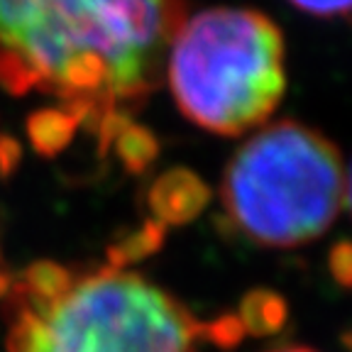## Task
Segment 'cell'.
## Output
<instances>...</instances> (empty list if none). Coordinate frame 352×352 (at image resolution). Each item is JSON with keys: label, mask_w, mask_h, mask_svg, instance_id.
Listing matches in <instances>:
<instances>
[{"label": "cell", "mask_w": 352, "mask_h": 352, "mask_svg": "<svg viewBox=\"0 0 352 352\" xmlns=\"http://www.w3.org/2000/svg\"><path fill=\"white\" fill-rule=\"evenodd\" d=\"M22 162V147L15 138L10 135H0V176L8 179V176L15 174V169Z\"/></svg>", "instance_id": "5bb4252c"}, {"label": "cell", "mask_w": 352, "mask_h": 352, "mask_svg": "<svg viewBox=\"0 0 352 352\" xmlns=\"http://www.w3.org/2000/svg\"><path fill=\"white\" fill-rule=\"evenodd\" d=\"M10 352H191L198 320L122 270L94 272L42 316L6 298Z\"/></svg>", "instance_id": "277c9868"}, {"label": "cell", "mask_w": 352, "mask_h": 352, "mask_svg": "<svg viewBox=\"0 0 352 352\" xmlns=\"http://www.w3.org/2000/svg\"><path fill=\"white\" fill-rule=\"evenodd\" d=\"M166 78L184 118L215 135H245L284 96L281 30L248 8L198 12L171 39Z\"/></svg>", "instance_id": "7a4b0ae2"}, {"label": "cell", "mask_w": 352, "mask_h": 352, "mask_svg": "<svg viewBox=\"0 0 352 352\" xmlns=\"http://www.w3.org/2000/svg\"><path fill=\"white\" fill-rule=\"evenodd\" d=\"M166 240V226H162L160 220H144L142 228L130 235L120 237L118 242H113L108 248V267L113 270H125L130 264H138L142 259H147L149 254H157L164 248Z\"/></svg>", "instance_id": "ba28073f"}, {"label": "cell", "mask_w": 352, "mask_h": 352, "mask_svg": "<svg viewBox=\"0 0 352 352\" xmlns=\"http://www.w3.org/2000/svg\"><path fill=\"white\" fill-rule=\"evenodd\" d=\"M0 86L12 96L28 94L30 88L37 86V78H34L32 69L15 52L3 50V47H0Z\"/></svg>", "instance_id": "8fae6325"}, {"label": "cell", "mask_w": 352, "mask_h": 352, "mask_svg": "<svg viewBox=\"0 0 352 352\" xmlns=\"http://www.w3.org/2000/svg\"><path fill=\"white\" fill-rule=\"evenodd\" d=\"M237 318L248 336L267 338L279 333L286 325L289 306H286V298L272 289H252L242 298Z\"/></svg>", "instance_id": "8992f818"}, {"label": "cell", "mask_w": 352, "mask_h": 352, "mask_svg": "<svg viewBox=\"0 0 352 352\" xmlns=\"http://www.w3.org/2000/svg\"><path fill=\"white\" fill-rule=\"evenodd\" d=\"M289 3L316 17H347L350 15V0H289Z\"/></svg>", "instance_id": "4fadbf2b"}, {"label": "cell", "mask_w": 352, "mask_h": 352, "mask_svg": "<svg viewBox=\"0 0 352 352\" xmlns=\"http://www.w3.org/2000/svg\"><path fill=\"white\" fill-rule=\"evenodd\" d=\"M12 284H15V276H12V272L10 270H0V303L8 298Z\"/></svg>", "instance_id": "9a60e30c"}, {"label": "cell", "mask_w": 352, "mask_h": 352, "mask_svg": "<svg viewBox=\"0 0 352 352\" xmlns=\"http://www.w3.org/2000/svg\"><path fill=\"white\" fill-rule=\"evenodd\" d=\"M328 267H330V274L342 289H350L352 284V250H350V242L340 240L336 248L330 250V257H328Z\"/></svg>", "instance_id": "7c38bea8"}, {"label": "cell", "mask_w": 352, "mask_h": 352, "mask_svg": "<svg viewBox=\"0 0 352 352\" xmlns=\"http://www.w3.org/2000/svg\"><path fill=\"white\" fill-rule=\"evenodd\" d=\"M113 144H116L122 166L130 174H144L160 154V142L154 138V132L144 125H135V122H127Z\"/></svg>", "instance_id": "9c48e42d"}, {"label": "cell", "mask_w": 352, "mask_h": 352, "mask_svg": "<svg viewBox=\"0 0 352 352\" xmlns=\"http://www.w3.org/2000/svg\"><path fill=\"white\" fill-rule=\"evenodd\" d=\"M276 352H316V350H308V347H289V350H276Z\"/></svg>", "instance_id": "2e32d148"}, {"label": "cell", "mask_w": 352, "mask_h": 352, "mask_svg": "<svg viewBox=\"0 0 352 352\" xmlns=\"http://www.w3.org/2000/svg\"><path fill=\"white\" fill-rule=\"evenodd\" d=\"M184 20L182 0H34L10 52L94 132L108 110L127 113L152 94Z\"/></svg>", "instance_id": "6da1fadb"}, {"label": "cell", "mask_w": 352, "mask_h": 352, "mask_svg": "<svg viewBox=\"0 0 352 352\" xmlns=\"http://www.w3.org/2000/svg\"><path fill=\"white\" fill-rule=\"evenodd\" d=\"M208 184L191 169H169L154 179L149 186L147 204L152 210V218L160 220L162 226H186L204 213L210 204Z\"/></svg>", "instance_id": "5b68a950"}, {"label": "cell", "mask_w": 352, "mask_h": 352, "mask_svg": "<svg viewBox=\"0 0 352 352\" xmlns=\"http://www.w3.org/2000/svg\"><path fill=\"white\" fill-rule=\"evenodd\" d=\"M245 328H242L240 318L235 314L218 316L215 320L208 323H198V338L208 340L210 345L220 347V350H235L242 340H245Z\"/></svg>", "instance_id": "30bf717a"}, {"label": "cell", "mask_w": 352, "mask_h": 352, "mask_svg": "<svg viewBox=\"0 0 352 352\" xmlns=\"http://www.w3.org/2000/svg\"><path fill=\"white\" fill-rule=\"evenodd\" d=\"M78 122L64 108H42L28 120V135L34 152L52 160L69 147Z\"/></svg>", "instance_id": "52a82bcc"}, {"label": "cell", "mask_w": 352, "mask_h": 352, "mask_svg": "<svg viewBox=\"0 0 352 352\" xmlns=\"http://www.w3.org/2000/svg\"><path fill=\"white\" fill-rule=\"evenodd\" d=\"M220 193L228 218L264 248L318 240L350 201L340 149L294 120L274 122L242 144Z\"/></svg>", "instance_id": "3957f363"}]
</instances>
